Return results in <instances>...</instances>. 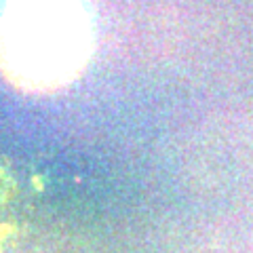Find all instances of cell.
<instances>
[{
    "mask_svg": "<svg viewBox=\"0 0 253 253\" xmlns=\"http://www.w3.org/2000/svg\"><path fill=\"white\" fill-rule=\"evenodd\" d=\"M97 23L89 0H0V74L26 93H53L93 57Z\"/></svg>",
    "mask_w": 253,
    "mask_h": 253,
    "instance_id": "6da1fadb",
    "label": "cell"
}]
</instances>
